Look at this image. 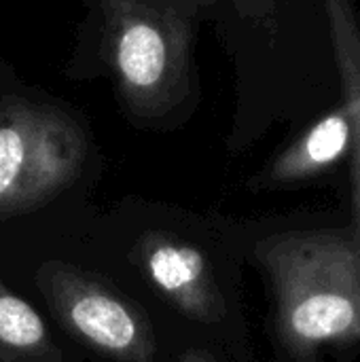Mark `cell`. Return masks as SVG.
Returning <instances> with one entry per match:
<instances>
[{
	"mask_svg": "<svg viewBox=\"0 0 360 362\" xmlns=\"http://www.w3.org/2000/svg\"><path fill=\"white\" fill-rule=\"evenodd\" d=\"M36 102H0V223L21 214L23 189L32 168V121Z\"/></svg>",
	"mask_w": 360,
	"mask_h": 362,
	"instance_id": "cell-7",
	"label": "cell"
},
{
	"mask_svg": "<svg viewBox=\"0 0 360 362\" xmlns=\"http://www.w3.org/2000/svg\"><path fill=\"white\" fill-rule=\"evenodd\" d=\"M219 0H100L104 59L136 119H161L191 87L202 13Z\"/></svg>",
	"mask_w": 360,
	"mask_h": 362,
	"instance_id": "cell-2",
	"label": "cell"
},
{
	"mask_svg": "<svg viewBox=\"0 0 360 362\" xmlns=\"http://www.w3.org/2000/svg\"><path fill=\"white\" fill-rule=\"evenodd\" d=\"M238 17L265 38H276L282 32V11L286 0H227Z\"/></svg>",
	"mask_w": 360,
	"mask_h": 362,
	"instance_id": "cell-9",
	"label": "cell"
},
{
	"mask_svg": "<svg viewBox=\"0 0 360 362\" xmlns=\"http://www.w3.org/2000/svg\"><path fill=\"white\" fill-rule=\"evenodd\" d=\"M36 284L57 320L91 350L115 362H155L144 312L95 276L55 263L38 272Z\"/></svg>",
	"mask_w": 360,
	"mask_h": 362,
	"instance_id": "cell-3",
	"label": "cell"
},
{
	"mask_svg": "<svg viewBox=\"0 0 360 362\" xmlns=\"http://www.w3.org/2000/svg\"><path fill=\"white\" fill-rule=\"evenodd\" d=\"M42 316L0 280V362H62Z\"/></svg>",
	"mask_w": 360,
	"mask_h": 362,
	"instance_id": "cell-8",
	"label": "cell"
},
{
	"mask_svg": "<svg viewBox=\"0 0 360 362\" xmlns=\"http://www.w3.org/2000/svg\"><path fill=\"white\" fill-rule=\"evenodd\" d=\"M136 252L142 276L174 310L204 327L229 322L231 305L199 246L168 233H146Z\"/></svg>",
	"mask_w": 360,
	"mask_h": 362,
	"instance_id": "cell-4",
	"label": "cell"
},
{
	"mask_svg": "<svg viewBox=\"0 0 360 362\" xmlns=\"http://www.w3.org/2000/svg\"><path fill=\"white\" fill-rule=\"evenodd\" d=\"M354 119L346 100L303 121L299 132L250 180L252 191H286L348 176Z\"/></svg>",
	"mask_w": 360,
	"mask_h": 362,
	"instance_id": "cell-5",
	"label": "cell"
},
{
	"mask_svg": "<svg viewBox=\"0 0 360 362\" xmlns=\"http://www.w3.org/2000/svg\"><path fill=\"white\" fill-rule=\"evenodd\" d=\"M178 362H221L212 352L202 350V348H189L180 354Z\"/></svg>",
	"mask_w": 360,
	"mask_h": 362,
	"instance_id": "cell-10",
	"label": "cell"
},
{
	"mask_svg": "<svg viewBox=\"0 0 360 362\" xmlns=\"http://www.w3.org/2000/svg\"><path fill=\"white\" fill-rule=\"evenodd\" d=\"M333 55L346 100L354 119V151L346 176L348 221L360 240V13L354 0H325Z\"/></svg>",
	"mask_w": 360,
	"mask_h": 362,
	"instance_id": "cell-6",
	"label": "cell"
},
{
	"mask_svg": "<svg viewBox=\"0 0 360 362\" xmlns=\"http://www.w3.org/2000/svg\"><path fill=\"white\" fill-rule=\"evenodd\" d=\"M272 295L276 362H327L360 352V240L348 216H310L246 246Z\"/></svg>",
	"mask_w": 360,
	"mask_h": 362,
	"instance_id": "cell-1",
	"label": "cell"
}]
</instances>
